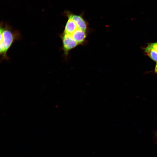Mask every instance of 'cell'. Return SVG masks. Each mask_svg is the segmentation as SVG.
Instances as JSON below:
<instances>
[{"instance_id": "obj_4", "label": "cell", "mask_w": 157, "mask_h": 157, "mask_svg": "<svg viewBox=\"0 0 157 157\" xmlns=\"http://www.w3.org/2000/svg\"><path fill=\"white\" fill-rule=\"evenodd\" d=\"M144 52L151 59L157 62V51L152 49H144Z\"/></svg>"}, {"instance_id": "obj_2", "label": "cell", "mask_w": 157, "mask_h": 157, "mask_svg": "<svg viewBox=\"0 0 157 157\" xmlns=\"http://www.w3.org/2000/svg\"><path fill=\"white\" fill-rule=\"evenodd\" d=\"M68 18L73 21L78 28L88 31V26L86 22L80 15L73 14H67Z\"/></svg>"}, {"instance_id": "obj_6", "label": "cell", "mask_w": 157, "mask_h": 157, "mask_svg": "<svg viewBox=\"0 0 157 157\" xmlns=\"http://www.w3.org/2000/svg\"><path fill=\"white\" fill-rule=\"evenodd\" d=\"M154 71L157 74V62H156V65Z\"/></svg>"}, {"instance_id": "obj_5", "label": "cell", "mask_w": 157, "mask_h": 157, "mask_svg": "<svg viewBox=\"0 0 157 157\" xmlns=\"http://www.w3.org/2000/svg\"><path fill=\"white\" fill-rule=\"evenodd\" d=\"M145 49H152L157 51V42L149 44Z\"/></svg>"}, {"instance_id": "obj_7", "label": "cell", "mask_w": 157, "mask_h": 157, "mask_svg": "<svg viewBox=\"0 0 157 157\" xmlns=\"http://www.w3.org/2000/svg\"><path fill=\"white\" fill-rule=\"evenodd\" d=\"M155 135L156 137L157 138V130H156V131L155 132Z\"/></svg>"}, {"instance_id": "obj_1", "label": "cell", "mask_w": 157, "mask_h": 157, "mask_svg": "<svg viewBox=\"0 0 157 157\" xmlns=\"http://www.w3.org/2000/svg\"><path fill=\"white\" fill-rule=\"evenodd\" d=\"M0 34L1 60H8L9 59L7 55L8 50L15 42L21 39L22 36L19 31L3 23L1 24Z\"/></svg>"}, {"instance_id": "obj_3", "label": "cell", "mask_w": 157, "mask_h": 157, "mask_svg": "<svg viewBox=\"0 0 157 157\" xmlns=\"http://www.w3.org/2000/svg\"><path fill=\"white\" fill-rule=\"evenodd\" d=\"M78 28L74 22L71 19L68 17L63 33L71 35Z\"/></svg>"}]
</instances>
